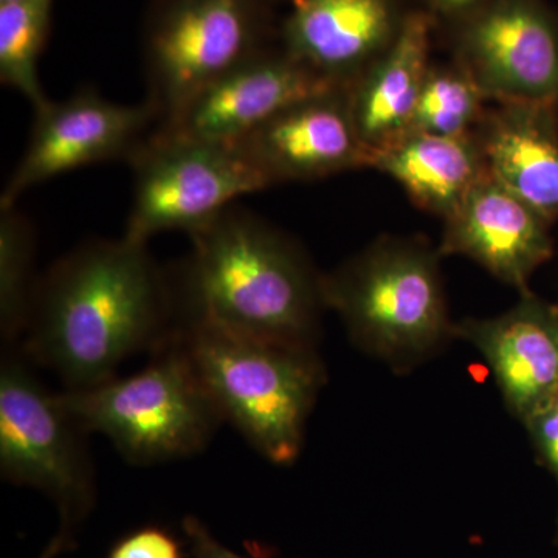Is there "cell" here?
I'll list each match as a JSON object with an SVG mask.
<instances>
[{
  "mask_svg": "<svg viewBox=\"0 0 558 558\" xmlns=\"http://www.w3.org/2000/svg\"><path fill=\"white\" fill-rule=\"evenodd\" d=\"M170 292L146 244L95 241L54 264L36 289L25 351L68 389L116 377L130 355L171 337Z\"/></svg>",
  "mask_w": 558,
  "mask_h": 558,
  "instance_id": "1",
  "label": "cell"
},
{
  "mask_svg": "<svg viewBox=\"0 0 558 558\" xmlns=\"http://www.w3.org/2000/svg\"><path fill=\"white\" fill-rule=\"evenodd\" d=\"M191 240L190 319L252 339L314 347L326 307L323 277L288 238L231 205Z\"/></svg>",
  "mask_w": 558,
  "mask_h": 558,
  "instance_id": "2",
  "label": "cell"
},
{
  "mask_svg": "<svg viewBox=\"0 0 558 558\" xmlns=\"http://www.w3.org/2000/svg\"><path fill=\"white\" fill-rule=\"evenodd\" d=\"M175 333L223 422L274 464H292L325 384L314 347L252 339L199 319Z\"/></svg>",
  "mask_w": 558,
  "mask_h": 558,
  "instance_id": "3",
  "label": "cell"
},
{
  "mask_svg": "<svg viewBox=\"0 0 558 558\" xmlns=\"http://www.w3.org/2000/svg\"><path fill=\"white\" fill-rule=\"evenodd\" d=\"M57 400L81 429L101 433L140 465L197 453L223 422L178 333L134 376L65 389Z\"/></svg>",
  "mask_w": 558,
  "mask_h": 558,
  "instance_id": "4",
  "label": "cell"
},
{
  "mask_svg": "<svg viewBox=\"0 0 558 558\" xmlns=\"http://www.w3.org/2000/svg\"><path fill=\"white\" fill-rule=\"evenodd\" d=\"M439 252L417 241L381 240L323 277V300L352 339L391 363L414 362L453 336Z\"/></svg>",
  "mask_w": 558,
  "mask_h": 558,
  "instance_id": "5",
  "label": "cell"
},
{
  "mask_svg": "<svg viewBox=\"0 0 558 558\" xmlns=\"http://www.w3.org/2000/svg\"><path fill=\"white\" fill-rule=\"evenodd\" d=\"M267 0H157L146 28L149 105L161 124L266 50Z\"/></svg>",
  "mask_w": 558,
  "mask_h": 558,
  "instance_id": "6",
  "label": "cell"
},
{
  "mask_svg": "<svg viewBox=\"0 0 558 558\" xmlns=\"http://www.w3.org/2000/svg\"><path fill=\"white\" fill-rule=\"evenodd\" d=\"M134 191L128 240L148 244L163 231L194 234L245 194L270 183L233 146L157 131L131 157Z\"/></svg>",
  "mask_w": 558,
  "mask_h": 558,
  "instance_id": "7",
  "label": "cell"
},
{
  "mask_svg": "<svg viewBox=\"0 0 558 558\" xmlns=\"http://www.w3.org/2000/svg\"><path fill=\"white\" fill-rule=\"evenodd\" d=\"M84 429L40 387L21 360L0 368V470L16 486L43 492L72 529L95 505V472Z\"/></svg>",
  "mask_w": 558,
  "mask_h": 558,
  "instance_id": "8",
  "label": "cell"
},
{
  "mask_svg": "<svg viewBox=\"0 0 558 558\" xmlns=\"http://www.w3.org/2000/svg\"><path fill=\"white\" fill-rule=\"evenodd\" d=\"M459 21V65L486 100L558 106V27L538 0H488Z\"/></svg>",
  "mask_w": 558,
  "mask_h": 558,
  "instance_id": "9",
  "label": "cell"
},
{
  "mask_svg": "<svg viewBox=\"0 0 558 558\" xmlns=\"http://www.w3.org/2000/svg\"><path fill=\"white\" fill-rule=\"evenodd\" d=\"M157 112L149 102L119 105L92 90L35 109L27 149L13 171L0 208L16 207L25 191L87 165L128 157L146 142Z\"/></svg>",
  "mask_w": 558,
  "mask_h": 558,
  "instance_id": "10",
  "label": "cell"
},
{
  "mask_svg": "<svg viewBox=\"0 0 558 558\" xmlns=\"http://www.w3.org/2000/svg\"><path fill=\"white\" fill-rule=\"evenodd\" d=\"M344 86L284 50H263L202 90L159 131L234 146L290 106Z\"/></svg>",
  "mask_w": 558,
  "mask_h": 558,
  "instance_id": "11",
  "label": "cell"
},
{
  "mask_svg": "<svg viewBox=\"0 0 558 558\" xmlns=\"http://www.w3.org/2000/svg\"><path fill=\"white\" fill-rule=\"evenodd\" d=\"M233 148L270 185L369 168L373 159L352 119L348 86L290 106Z\"/></svg>",
  "mask_w": 558,
  "mask_h": 558,
  "instance_id": "12",
  "label": "cell"
},
{
  "mask_svg": "<svg viewBox=\"0 0 558 558\" xmlns=\"http://www.w3.org/2000/svg\"><path fill=\"white\" fill-rule=\"evenodd\" d=\"M440 256H468L521 293L553 256L548 218L488 174L447 216Z\"/></svg>",
  "mask_w": 558,
  "mask_h": 558,
  "instance_id": "13",
  "label": "cell"
},
{
  "mask_svg": "<svg viewBox=\"0 0 558 558\" xmlns=\"http://www.w3.org/2000/svg\"><path fill=\"white\" fill-rule=\"evenodd\" d=\"M453 336L487 360L508 409L526 421L558 395V307L532 295L488 319H464Z\"/></svg>",
  "mask_w": 558,
  "mask_h": 558,
  "instance_id": "14",
  "label": "cell"
},
{
  "mask_svg": "<svg viewBox=\"0 0 558 558\" xmlns=\"http://www.w3.org/2000/svg\"><path fill=\"white\" fill-rule=\"evenodd\" d=\"M402 20L392 0H292L281 50L348 86L384 53Z\"/></svg>",
  "mask_w": 558,
  "mask_h": 558,
  "instance_id": "15",
  "label": "cell"
},
{
  "mask_svg": "<svg viewBox=\"0 0 558 558\" xmlns=\"http://www.w3.org/2000/svg\"><path fill=\"white\" fill-rule=\"evenodd\" d=\"M432 27L425 11L405 14L384 53L348 84L352 119L373 153L410 131L429 72Z\"/></svg>",
  "mask_w": 558,
  "mask_h": 558,
  "instance_id": "16",
  "label": "cell"
},
{
  "mask_svg": "<svg viewBox=\"0 0 558 558\" xmlns=\"http://www.w3.org/2000/svg\"><path fill=\"white\" fill-rule=\"evenodd\" d=\"M557 106L498 102L478 126L488 174L542 213L558 218Z\"/></svg>",
  "mask_w": 558,
  "mask_h": 558,
  "instance_id": "17",
  "label": "cell"
},
{
  "mask_svg": "<svg viewBox=\"0 0 558 558\" xmlns=\"http://www.w3.org/2000/svg\"><path fill=\"white\" fill-rule=\"evenodd\" d=\"M402 185L411 201L446 219L487 172L475 134L444 137L407 132L374 150L371 167Z\"/></svg>",
  "mask_w": 558,
  "mask_h": 558,
  "instance_id": "18",
  "label": "cell"
},
{
  "mask_svg": "<svg viewBox=\"0 0 558 558\" xmlns=\"http://www.w3.org/2000/svg\"><path fill=\"white\" fill-rule=\"evenodd\" d=\"M54 0H16L0 5V80L32 102L46 105L38 62L49 35Z\"/></svg>",
  "mask_w": 558,
  "mask_h": 558,
  "instance_id": "19",
  "label": "cell"
},
{
  "mask_svg": "<svg viewBox=\"0 0 558 558\" xmlns=\"http://www.w3.org/2000/svg\"><path fill=\"white\" fill-rule=\"evenodd\" d=\"M35 236L16 208H0V330L7 343L24 336L38 284L33 281Z\"/></svg>",
  "mask_w": 558,
  "mask_h": 558,
  "instance_id": "20",
  "label": "cell"
},
{
  "mask_svg": "<svg viewBox=\"0 0 558 558\" xmlns=\"http://www.w3.org/2000/svg\"><path fill=\"white\" fill-rule=\"evenodd\" d=\"M483 92L461 65L429 69L409 132L464 137L483 120Z\"/></svg>",
  "mask_w": 558,
  "mask_h": 558,
  "instance_id": "21",
  "label": "cell"
},
{
  "mask_svg": "<svg viewBox=\"0 0 558 558\" xmlns=\"http://www.w3.org/2000/svg\"><path fill=\"white\" fill-rule=\"evenodd\" d=\"M543 464L558 483V395L523 422Z\"/></svg>",
  "mask_w": 558,
  "mask_h": 558,
  "instance_id": "22",
  "label": "cell"
},
{
  "mask_svg": "<svg viewBox=\"0 0 558 558\" xmlns=\"http://www.w3.org/2000/svg\"><path fill=\"white\" fill-rule=\"evenodd\" d=\"M108 558H182V553L170 534L149 527L121 539Z\"/></svg>",
  "mask_w": 558,
  "mask_h": 558,
  "instance_id": "23",
  "label": "cell"
},
{
  "mask_svg": "<svg viewBox=\"0 0 558 558\" xmlns=\"http://www.w3.org/2000/svg\"><path fill=\"white\" fill-rule=\"evenodd\" d=\"M183 532L189 538L191 554L194 558H247L233 553L213 537L211 532L196 517H186L183 520Z\"/></svg>",
  "mask_w": 558,
  "mask_h": 558,
  "instance_id": "24",
  "label": "cell"
},
{
  "mask_svg": "<svg viewBox=\"0 0 558 558\" xmlns=\"http://www.w3.org/2000/svg\"><path fill=\"white\" fill-rule=\"evenodd\" d=\"M429 5L440 14L451 17H462L470 11L480 9L481 5L487 3L488 0H428Z\"/></svg>",
  "mask_w": 558,
  "mask_h": 558,
  "instance_id": "25",
  "label": "cell"
},
{
  "mask_svg": "<svg viewBox=\"0 0 558 558\" xmlns=\"http://www.w3.org/2000/svg\"><path fill=\"white\" fill-rule=\"evenodd\" d=\"M70 546H72V529L61 524L60 531L50 539L49 545L46 546L38 558H58Z\"/></svg>",
  "mask_w": 558,
  "mask_h": 558,
  "instance_id": "26",
  "label": "cell"
},
{
  "mask_svg": "<svg viewBox=\"0 0 558 558\" xmlns=\"http://www.w3.org/2000/svg\"><path fill=\"white\" fill-rule=\"evenodd\" d=\"M16 2V0H0V5H5V3Z\"/></svg>",
  "mask_w": 558,
  "mask_h": 558,
  "instance_id": "27",
  "label": "cell"
}]
</instances>
